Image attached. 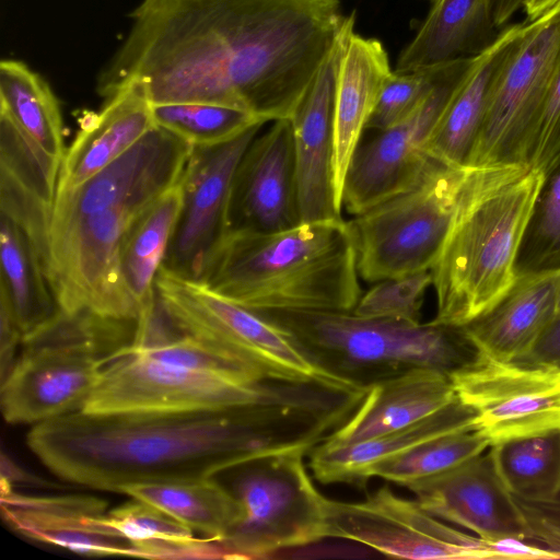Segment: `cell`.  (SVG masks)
Wrapping results in <instances>:
<instances>
[{
  "instance_id": "1",
  "label": "cell",
  "mask_w": 560,
  "mask_h": 560,
  "mask_svg": "<svg viewBox=\"0 0 560 560\" xmlns=\"http://www.w3.org/2000/svg\"><path fill=\"white\" fill-rule=\"evenodd\" d=\"M345 18L339 0H141L97 92L106 98L137 81L152 104L290 119Z\"/></svg>"
},
{
  "instance_id": "2",
  "label": "cell",
  "mask_w": 560,
  "mask_h": 560,
  "mask_svg": "<svg viewBox=\"0 0 560 560\" xmlns=\"http://www.w3.org/2000/svg\"><path fill=\"white\" fill-rule=\"evenodd\" d=\"M331 429L307 402L195 412H71L32 425L26 444L56 477L119 492L127 485L214 478L253 458L311 452Z\"/></svg>"
},
{
  "instance_id": "3",
  "label": "cell",
  "mask_w": 560,
  "mask_h": 560,
  "mask_svg": "<svg viewBox=\"0 0 560 560\" xmlns=\"http://www.w3.org/2000/svg\"><path fill=\"white\" fill-rule=\"evenodd\" d=\"M349 221L226 231L198 282L253 312H352L362 290Z\"/></svg>"
},
{
  "instance_id": "4",
  "label": "cell",
  "mask_w": 560,
  "mask_h": 560,
  "mask_svg": "<svg viewBox=\"0 0 560 560\" xmlns=\"http://www.w3.org/2000/svg\"><path fill=\"white\" fill-rule=\"evenodd\" d=\"M541 180L542 172L520 163L468 167L452 225L430 270L436 296L431 322L463 326L512 287Z\"/></svg>"
},
{
  "instance_id": "5",
  "label": "cell",
  "mask_w": 560,
  "mask_h": 560,
  "mask_svg": "<svg viewBox=\"0 0 560 560\" xmlns=\"http://www.w3.org/2000/svg\"><path fill=\"white\" fill-rule=\"evenodd\" d=\"M318 368L366 388L413 368L451 378L486 355L463 326L365 318L352 312H258Z\"/></svg>"
},
{
  "instance_id": "6",
  "label": "cell",
  "mask_w": 560,
  "mask_h": 560,
  "mask_svg": "<svg viewBox=\"0 0 560 560\" xmlns=\"http://www.w3.org/2000/svg\"><path fill=\"white\" fill-rule=\"evenodd\" d=\"M319 385L249 382L186 370L147 358L130 347L104 366L82 411L88 413L195 412L261 402H322Z\"/></svg>"
},
{
  "instance_id": "7",
  "label": "cell",
  "mask_w": 560,
  "mask_h": 560,
  "mask_svg": "<svg viewBox=\"0 0 560 560\" xmlns=\"http://www.w3.org/2000/svg\"><path fill=\"white\" fill-rule=\"evenodd\" d=\"M306 450L266 454L228 470L240 516L219 541L225 559L269 558L328 537L329 499L314 485Z\"/></svg>"
},
{
  "instance_id": "8",
  "label": "cell",
  "mask_w": 560,
  "mask_h": 560,
  "mask_svg": "<svg viewBox=\"0 0 560 560\" xmlns=\"http://www.w3.org/2000/svg\"><path fill=\"white\" fill-rule=\"evenodd\" d=\"M467 171L431 158L410 187L349 221L361 279L374 283L431 270L452 225Z\"/></svg>"
},
{
  "instance_id": "9",
  "label": "cell",
  "mask_w": 560,
  "mask_h": 560,
  "mask_svg": "<svg viewBox=\"0 0 560 560\" xmlns=\"http://www.w3.org/2000/svg\"><path fill=\"white\" fill-rule=\"evenodd\" d=\"M154 289L162 310L179 334L228 350L270 380L314 384L346 394L364 392L318 368L287 334L259 314L198 281L180 278L161 267Z\"/></svg>"
},
{
  "instance_id": "10",
  "label": "cell",
  "mask_w": 560,
  "mask_h": 560,
  "mask_svg": "<svg viewBox=\"0 0 560 560\" xmlns=\"http://www.w3.org/2000/svg\"><path fill=\"white\" fill-rule=\"evenodd\" d=\"M21 346L1 380V411L10 424L35 425L82 410L112 359L89 324L61 313Z\"/></svg>"
},
{
  "instance_id": "11",
  "label": "cell",
  "mask_w": 560,
  "mask_h": 560,
  "mask_svg": "<svg viewBox=\"0 0 560 560\" xmlns=\"http://www.w3.org/2000/svg\"><path fill=\"white\" fill-rule=\"evenodd\" d=\"M560 58V3L525 24L491 95L466 166L522 163Z\"/></svg>"
},
{
  "instance_id": "12",
  "label": "cell",
  "mask_w": 560,
  "mask_h": 560,
  "mask_svg": "<svg viewBox=\"0 0 560 560\" xmlns=\"http://www.w3.org/2000/svg\"><path fill=\"white\" fill-rule=\"evenodd\" d=\"M474 60L475 56L442 65L434 86L411 114L361 140L343 184L342 208L348 213L358 215L420 177L431 160L425 144Z\"/></svg>"
},
{
  "instance_id": "13",
  "label": "cell",
  "mask_w": 560,
  "mask_h": 560,
  "mask_svg": "<svg viewBox=\"0 0 560 560\" xmlns=\"http://www.w3.org/2000/svg\"><path fill=\"white\" fill-rule=\"evenodd\" d=\"M327 532L395 558L492 559L490 541L443 524L417 500L398 497L386 486L360 502L329 499Z\"/></svg>"
},
{
  "instance_id": "14",
  "label": "cell",
  "mask_w": 560,
  "mask_h": 560,
  "mask_svg": "<svg viewBox=\"0 0 560 560\" xmlns=\"http://www.w3.org/2000/svg\"><path fill=\"white\" fill-rule=\"evenodd\" d=\"M262 126L220 144L191 147L179 179L182 209L162 268L184 279L200 280L226 231V209L237 164Z\"/></svg>"
},
{
  "instance_id": "15",
  "label": "cell",
  "mask_w": 560,
  "mask_h": 560,
  "mask_svg": "<svg viewBox=\"0 0 560 560\" xmlns=\"http://www.w3.org/2000/svg\"><path fill=\"white\" fill-rule=\"evenodd\" d=\"M452 382L491 445L560 428V372L486 357Z\"/></svg>"
},
{
  "instance_id": "16",
  "label": "cell",
  "mask_w": 560,
  "mask_h": 560,
  "mask_svg": "<svg viewBox=\"0 0 560 560\" xmlns=\"http://www.w3.org/2000/svg\"><path fill=\"white\" fill-rule=\"evenodd\" d=\"M299 223L292 126L290 119H278L255 136L237 164L226 209V231L269 232Z\"/></svg>"
},
{
  "instance_id": "17",
  "label": "cell",
  "mask_w": 560,
  "mask_h": 560,
  "mask_svg": "<svg viewBox=\"0 0 560 560\" xmlns=\"http://www.w3.org/2000/svg\"><path fill=\"white\" fill-rule=\"evenodd\" d=\"M354 23V13L346 15L332 47L290 118L301 222L341 218L334 188V101L339 61Z\"/></svg>"
},
{
  "instance_id": "18",
  "label": "cell",
  "mask_w": 560,
  "mask_h": 560,
  "mask_svg": "<svg viewBox=\"0 0 560 560\" xmlns=\"http://www.w3.org/2000/svg\"><path fill=\"white\" fill-rule=\"evenodd\" d=\"M408 489L429 513L485 540H529L523 512L498 475L490 453Z\"/></svg>"
},
{
  "instance_id": "19",
  "label": "cell",
  "mask_w": 560,
  "mask_h": 560,
  "mask_svg": "<svg viewBox=\"0 0 560 560\" xmlns=\"http://www.w3.org/2000/svg\"><path fill=\"white\" fill-rule=\"evenodd\" d=\"M106 508L93 495H30L1 482L2 517L25 537L86 556L136 557L133 542L106 523Z\"/></svg>"
},
{
  "instance_id": "20",
  "label": "cell",
  "mask_w": 560,
  "mask_h": 560,
  "mask_svg": "<svg viewBox=\"0 0 560 560\" xmlns=\"http://www.w3.org/2000/svg\"><path fill=\"white\" fill-rule=\"evenodd\" d=\"M457 398L442 371L413 368L366 387L351 415L322 443L350 445L413 424Z\"/></svg>"
},
{
  "instance_id": "21",
  "label": "cell",
  "mask_w": 560,
  "mask_h": 560,
  "mask_svg": "<svg viewBox=\"0 0 560 560\" xmlns=\"http://www.w3.org/2000/svg\"><path fill=\"white\" fill-rule=\"evenodd\" d=\"M105 100L100 112L82 117L66 150L56 192L80 186L155 127L152 103L139 82H128Z\"/></svg>"
},
{
  "instance_id": "22",
  "label": "cell",
  "mask_w": 560,
  "mask_h": 560,
  "mask_svg": "<svg viewBox=\"0 0 560 560\" xmlns=\"http://www.w3.org/2000/svg\"><path fill=\"white\" fill-rule=\"evenodd\" d=\"M393 72L382 42L355 31L349 35L339 61L334 101V188L341 210L350 161Z\"/></svg>"
},
{
  "instance_id": "23",
  "label": "cell",
  "mask_w": 560,
  "mask_h": 560,
  "mask_svg": "<svg viewBox=\"0 0 560 560\" xmlns=\"http://www.w3.org/2000/svg\"><path fill=\"white\" fill-rule=\"evenodd\" d=\"M559 291L560 271L517 277L494 304L463 327L487 358L512 362L556 317Z\"/></svg>"
},
{
  "instance_id": "24",
  "label": "cell",
  "mask_w": 560,
  "mask_h": 560,
  "mask_svg": "<svg viewBox=\"0 0 560 560\" xmlns=\"http://www.w3.org/2000/svg\"><path fill=\"white\" fill-rule=\"evenodd\" d=\"M525 25L506 27L475 56L474 63L433 129L427 154L442 163L466 166L498 80Z\"/></svg>"
},
{
  "instance_id": "25",
  "label": "cell",
  "mask_w": 560,
  "mask_h": 560,
  "mask_svg": "<svg viewBox=\"0 0 560 560\" xmlns=\"http://www.w3.org/2000/svg\"><path fill=\"white\" fill-rule=\"evenodd\" d=\"M477 416L458 397L435 413L408 427L350 445L319 443L311 452L310 468L322 483L361 485L371 467L424 441L477 429Z\"/></svg>"
},
{
  "instance_id": "26",
  "label": "cell",
  "mask_w": 560,
  "mask_h": 560,
  "mask_svg": "<svg viewBox=\"0 0 560 560\" xmlns=\"http://www.w3.org/2000/svg\"><path fill=\"white\" fill-rule=\"evenodd\" d=\"M492 27L490 0H434L400 51L395 72L406 73L474 57Z\"/></svg>"
},
{
  "instance_id": "27",
  "label": "cell",
  "mask_w": 560,
  "mask_h": 560,
  "mask_svg": "<svg viewBox=\"0 0 560 560\" xmlns=\"http://www.w3.org/2000/svg\"><path fill=\"white\" fill-rule=\"evenodd\" d=\"M182 201L178 182L136 217L122 238L121 273L127 288L140 305V320L151 314L155 306L154 283L173 236Z\"/></svg>"
},
{
  "instance_id": "28",
  "label": "cell",
  "mask_w": 560,
  "mask_h": 560,
  "mask_svg": "<svg viewBox=\"0 0 560 560\" xmlns=\"http://www.w3.org/2000/svg\"><path fill=\"white\" fill-rule=\"evenodd\" d=\"M0 294L9 301L24 338L59 308L30 238L4 213H0Z\"/></svg>"
},
{
  "instance_id": "29",
  "label": "cell",
  "mask_w": 560,
  "mask_h": 560,
  "mask_svg": "<svg viewBox=\"0 0 560 560\" xmlns=\"http://www.w3.org/2000/svg\"><path fill=\"white\" fill-rule=\"evenodd\" d=\"M119 493L148 502L217 541L228 535L240 516L235 497L215 478L132 483Z\"/></svg>"
},
{
  "instance_id": "30",
  "label": "cell",
  "mask_w": 560,
  "mask_h": 560,
  "mask_svg": "<svg viewBox=\"0 0 560 560\" xmlns=\"http://www.w3.org/2000/svg\"><path fill=\"white\" fill-rule=\"evenodd\" d=\"M0 110L48 154L63 160L65 132L58 100L47 81L20 60L0 63Z\"/></svg>"
},
{
  "instance_id": "31",
  "label": "cell",
  "mask_w": 560,
  "mask_h": 560,
  "mask_svg": "<svg viewBox=\"0 0 560 560\" xmlns=\"http://www.w3.org/2000/svg\"><path fill=\"white\" fill-rule=\"evenodd\" d=\"M489 453L516 499L546 501L560 492V428L497 442Z\"/></svg>"
},
{
  "instance_id": "32",
  "label": "cell",
  "mask_w": 560,
  "mask_h": 560,
  "mask_svg": "<svg viewBox=\"0 0 560 560\" xmlns=\"http://www.w3.org/2000/svg\"><path fill=\"white\" fill-rule=\"evenodd\" d=\"M490 445L477 429L447 433L381 460L370 468L368 477L409 488L457 467Z\"/></svg>"
},
{
  "instance_id": "33",
  "label": "cell",
  "mask_w": 560,
  "mask_h": 560,
  "mask_svg": "<svg viewBox=\"0 0 560 560\" xmlns=\"http://www.w3.org/2000/svg\"><path fill=\"white\" fill-rule=\"evenodd\" d=\"M560 271V152L542 180L515 264L517 277Z\"/></svg>"
},
{
  "instance_id": "34",
  "label": "cell",
  "mask_w": 560,
  "mask_h": 560,
  "mask_svg": "<svg viewBox=\"0 0 560 560\" xmlns=\"http://www.w3.org/2000/svg\"><path fill=\"white\" fill-rule=\"evenodd\" d=\"M155 126L190 147H210L230 141L248 129L267 124L255 115L210 103L152 104Z\"/></svg>"
},
{
  "instance_id": "35",
  "label": "cell",
  "mask_w": 560,
  "mask_h": 560,
  "mask_svg": "<svg viewBox=\"0 0 560 560\" xmlns=\"http://www.w3.org/2000/svg\"><path fill=\"white\" fill-rule=\"evenodd\" d=\"M131 349L152 360L186 370L249 382H278L228 350L187 335L180 334L150 347L131 346Z\"/></svg>"
},
{
  "instance_id": "36",
  "label": "cell",
  "mask_w": 560,
  "mask_h": 560,
  "mask_svg": "<svg viewBox=\"0 0 560 560\" xmlns=\"http://www.w3.org/2000/svg\"><path fill=\"white\" fill-rule=\"evenodd\" d=\"M430 287V270L374 282L362 293L352 313L365 318L420 323L421 308Z\"/></svg>"
},
{
  "instance_id": "37",
  "label": "cell",
  "mask_w": 560,
  "mask_h": 560,
  "mask_svg": "<svg viewBox=\"0 0 560 560\" xmlns=\"http://www.w3.org/2000/svg\"><path fill=\"white\" fill-rule=\"evenodd\" d=\"M110 528L131 542L151 540L189 541L194 530L161 509L131 498L130 501L106 513Z\"/></svg>"
},
{
  "instance_id": "38",
  "label": "cell",
  "mask_w": 560,
  "mask_h": 560,
  "mask_svg": "<svg viewBox=\"0 0 560 560\" xmlns=\"http://www.w3.org/2000/svg\"><path fill=\"white\" fill-rule=\"evenodd\" d=\"M441 66L406 73L394 71L381 93L365 131L386 130L411 114L434 86Z\"/></svg>"
},
{
  "instance_id": "39",
  "label": "cell",
  "mask_w": 560,
  "mask_h": 560,
  "mask_svg": "<svg viewBox=\"0 0 560 560\" xmlns=\"http://www.w3.org/2000/svg\"><path fill=\"white\" fill-rule=\"evenodd\" d=\"M560 152V58L538 118L526 141L522 163L540 172Z\"/></svg>"
},
{
  "instance_id": "40",
  "label": "cell",
  "mask_w": 560,
  "mask_h": 560,
  "mask_svg": "<svg viewBox=\"0 0 560 560\" xmlns=\"http://www.w3.org/2000/svg\"><path fill=\"white\" fill-rule=\"evenodd\" d=\"M516 502L528 525L529 540L539 542L555 559H560V492L546 501L516 499Z\"/></svg>"
},
{
  "instance_id": "41",
  "label": "cell",
  "mask_w": 560,
  "mask_h": 560,
  "mask_svg": "<svg viewBox=\"0 0 560 560\" xmlns=\"http://www.w3.org/2000/svg\"><path fill=\"white\" fill-rule=\"evenodd\" d=\"M512 362L560 372V314L556 315L534 346Z\"/></svg>"
},
{
  "instance_id": "42",
  "label": "cell",
  "mask_w": 560,
  "mask_h": 560,
  "mask_svg": "<svg viewBox=\"0 0 560 560\" xmlns=\"http://www.w3.org/2000/svg\"><path fill=\"white\" fill-rule=\"evenodd\" d=\"M23 334L16 323L7 298L0 294V375L9 373L18 359V348L22 345Z\"/></svg>"
},
{
  "instance_id": "43",
  "label": "cell",
  "mask_w": 560,
  "mask_h": 560,
  "mask_svg": "<svg viewBox=\"0 0 560 560\" xmlns=\"http://www.w3.org/2000/svg\"><path fill=\"white\" fill-rule=\"evenodd\" d=\"M525 0H490L492 21L495 27L503 26L520 10Z\"/></svg>"
},
{
  "instance_id": "44",
  "label": "cell",
  "mask_w": 560,
  "mask_h": 560,
  "mask_svg": "<svg viewBox=\"0 0 560 560\" xmlns=\"http://www.w3.org/2000/svg\"><path fill=\"white\" fill-rule=\"evenodd\" d=\"M560 0H525L523 9L526 12L528 22H532L558 5Z\"/></svg>"
},
{
  "instance_id": "45",
  "label": "cell",
  "mask_w": 560,
  "mask_h": 560,
  "mask_svg": "<svg viewBox=\"0 0 560 560\" xmlns=\"http://www.w3.org/2000/svg\"><path fill=\"white\" fill-rule=\"evenodd\" d=\"M557 314H560V291H559V300H558V313Z\"/></svg>"
}]
</instances>
